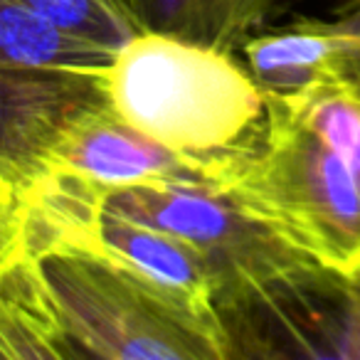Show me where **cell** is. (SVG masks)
Segmentation results:
<instances>
[{
    "label": "cell",
    "mask_w": 360,
    "mask_h": 360,
    "mask_svg": "<svg viewBox=\"0 0 360 360\" xmlns=\"http://www.w3.org/2000/svg\"><path fill=\"white\" fill-rule=\"evenodd\" d=\"M40 266L75 358L235 360L215 314L126 262L60 250Z\"/></svg>",
    "instance_id": "3"
},
{
    "label": "cell",
    "mask_w": 360,
    "mask_h": 360,
    "mask_svg": "<svg viewBox=\"0 0 360 360\" xmlns=\"http://www.w3.org/2000/svg\"><path fill=\"white\" fill-rule=\"evenodd\" d=\"M232 358L360 360V271L314 264L227 328Z\"/></svg>",
    "instance_id": "5"
},
{
    "label": "cell",
    "mask_w": 360,
    "mask_h": 360,
    "mask_svg": "<svg viewBox=\"0 0 360 360\" xmlns=\"http://www.w3.org/2000/svg\"><path fill=\"white\" fill-rule=\"evenodd\" d=\"M104 207L186 237L207 257L215 279V309L225 330L319 264L200 180L111 193Z\"/></svg>",
    "instance_id": "4"
},
{
    "label": "cell",
    "mask_w": 360,
    "mask_h": 360,
    "mask_svg": "<svg viewBox=\"0 0 360 360\" xmlns=\"http://www.w3.org/2000/svg\"><path fill=\"white\" fill-rule=\"evenodd\" d=\"M0 358H75L47 291L40 259L25 252L0 255Z\"/></svg>",
    "instance_id": "10"
},
{
    "label": "cell",
    "mask_w": 360,
    "mask_h": 360,
    "mask_svg": "<svg viewBox=\"0 0 360 360\" xmlns=\"http://www.w3.org/2000/svg\"><path fill=\"white\" fill-rule=\"evenodd\" d=\"M114 50L79 37L20 0H0V67L96 77Z\"/></svg>",
    "instance_id": "12"
},
{
    "label": "cell",
    "mask_w": 360,
    "mask_h": 360,
    "mask_svg": "<svg viewBox=\"0 0 360 360\" xmlns=\"http://www.w3.org/2000/svg\"><path fill=\"white\" fill-rule=\"evenodd\" d=\"M266 124L250 150L215 160L207 183L319 264L360 271V183L286 101L266 94Z\"/></svg>",
    "instance_id": "2"
},
{
    "label": "cell",
    "mask_w": 360,
    "mask_h": 360,
    "mask_svg": "<svg viewBox=\"0 0 360 360\" xmlns=\"http://www.w3.org/2000/svg\"><path fill=\"white\" fill-rule=\"evenodd\" d=\"M96 82L126 124L205 168L250 150L266 124V91L237 52L168 32L139 30Z\"/></svg>",
    "instance_id": "1"
},
{
    "label": "cell",
    "mask_w": 360,
    "mask_h": 360,
    "mask_svg": "<svg viewBox=\"0 0 360 360\" xmlns=\"http://www.w3.org/2000/svg\"><path fill=\"white\" fill-rule=\"evenodd\" d=\"M330 8H333L335 15L340 13H353V11H360V0H328Z\"/></svg>",
    "instance_id": "16"
},
{
    "label": "cell",
    "mask_w": 360,
    "mask_h": 360,
    "mask_svg": "<svg viewBox=\"0 0 360 360\" xmlns=\"http://www.w3.org/2000/svg\"><path fill=\"white\" fill-rule=\"evenodd\" d=\"M338 20V25L345 30V35L353 42V52H355V72L360 75V11L353 13H340V15H333Z\"/></svg>",
    "instance_id": "15"
},
{
    "label": "cell",
    "mask_w": 360,
    "mask_h": 360,
    "mask_svg": "<svg viewBox=\"0 0 360 360\" xmlns=\"http://www.w3.org/2000/svg\"><path fill=\"white\" fill-rule=\"evenodd\" d=\"M121 6L139 30L237 52L269 27L284 0H121Z\"/></svg>",
    "instance_id": "11"
},
{
    "label": "cell",
    "mask_w": 360,
    "mask_h": 360,
    "mask_svg": "<svg viewBox=\"0 0 360 360\" xmlns=\"http://www.w3.org/2000/svg\"><path fill=\"white\" fill-rule=\"evenodd\" d=\"M77 250L99 252L126 262L136 271L178 291L195 306L217 316L215 279L207 257L186 237L101 207Z\"/></svg>",
    "instance_id": "9"
},
{
    "label": "cell",
    "mask_w": 360,
    "mask_h": 360,
    "mask_svg": "<svg viewBox=\"0 0 360 360\" xmlns=\"http://www.w3.org/2000/svg\"><path fill=\"white\" fill-rule=\"evenodd\" d=\"M240 55L257 84L284 99L355 72L353 42L335 18H296L284 27H264Z\"/></svg>",
    "instance_id": "8"
},
{
    "label": "cell",
    "mask_w": 360,
    "mask_h": 360,
    "mask_svg": "<svg viewBox=\"0 0 360 360\" xmlns=\"http://www.w3.org/2000/svg\"><path fill=\"white\" fill-rule=\"evenodd\" d=\"M20 3L55 25L91 42H99L101 47L114 52L139 32L121 0H20Z\"/></svg>",
    "instance_id": "14"
},
{
    "label": "cell",
    "mask_w": 360,
    "mask_h": 360,
    "mask_svg": "<svg viewBox=\"0 0 360 360\" xmlns=\"http://www.w3.org/2000/svg\"><path fill=\"white\" fill-rule=\"evenodd\" d=\"M37 173L75 180L104 200L111 193L139 186L175 180L207 183L205 165L150 141L114 114L106 101L82 109L57 136L50 150L37 160L35 168L0 186L18 183Z\"/></svg>",
    "instance_id": "6"
},
{
    "label": "cell",
    "mask_w": 360,
    "mask_h": 360,
    "mask_svg": "<svg viewBox=\"0 0 360 360\" xmlns=\"http://www.w3.org/2000/svg\"><path fill=\"white\" fill-rule=\"evenodd\" d=\"M281 101L321 136L360 183V75L338 77Z\"/></svg>",
    "instance_id": "13"
},
{
    "label": "cell",
    "mask_w": 360,
    "mask_h": 360,
    "mask_svg": "<svg viewBox=\"0 0 360 360\" xmlns=\"http://www.w3.org/2000/svg\"><path fill=\"white\" fill-rule=\"evenodd\" d=\"M99 101L96 77L0 67V183L35 168L65 126Z\"/></svg>",
    "instance_id": "7"
}]
</instances>
